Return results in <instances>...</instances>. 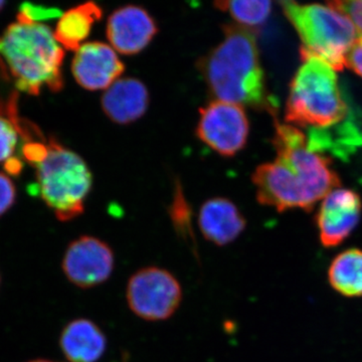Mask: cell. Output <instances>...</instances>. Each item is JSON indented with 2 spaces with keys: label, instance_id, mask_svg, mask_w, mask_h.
<instances>
[{
  "label": "cell",
  "instance_id": "cell-1",
  "mask_svg": "<svg viewBox=\"0 0 362 362\" xmlns=\"http://www.w3.org/2000/svg\"><path fill=\"white\" fill-rule=\"evenodd\" d=\"M223 35L199 63L211 94L220 101L275 114L277 104L267 90L254 33L230 23L223 26Z\"/></svg>",
  "mask_w": 362,
  "mask_h": 362
},
{
  "label": "cell",
  "instance_id": "cell-2",
  "mask_svg": "<svg viewBox=\"0 0 362 362\" xmlns=\"http://www.w3.org/2000/svg\"><path fill=\"white\" fill-rule=\"evenodd\" d=\"M0 57L21 92L37 96L45 87L63 89L65 51L49 26L16 20L0 35Z\"/></svg>",
  "mask_w": 362,
  "mask_h": 362
},
{
  "label": "cell",
  "instance_id": "cell-3",
  "mask_svg": "<svg viewBox=\"0 0 362 362\" xmlns=\"http://www.w3.org/2000/svg\"><path fill=\"white\" fill-rule=\"evenodd\" d=\"M302 61L290 84L285 121L310 132H322L344 121L349 106L331 66L314 57Z\"/></svg>",
  "mask_w": 362,
  "mask_h": 362
},
{
  "label": "cell",
  "instance_id": "cell-4",
  "mask_svg": "<svg viewBox=\"0 0 362 362\" xmlns=\"http://www.w3.org/2000/svg\"><path fill=\"white\" fill-rule=\"evenodd\" d=\"M281 6L303 42L301 59L314 57L334 71L344 70L350 49L359 39L349 18L329 6L295 1H283Z\"/></svg>",
  "mask_w": 362,
  "mask_h": 362
},
{
  "label": "cell",
  "instance_id": "cell-5",
  "mask_svg": "<svg viewBox=\"0 0 362 362\" xmlns=\"http://www.w3.org/2000/svg\"><path fill=\"white\" fill-rule=\"evenodd\" d=\"M47 156L35 166L40 199L61 221L82 216L92 187V175L82 157L54 139L47 142Z\"/></svg>",
  "mask_w": 362,
  "mask_h": 362
},
{
  "label": "cell",
  "instance_id": "cell-6",
  "mask_svg": "<svg viewBox=\"0 0 362 362\" xmlns=\"http://www.w3.org/2000/svg\"><path fill=\"white\" fill-rule=\"evenodd\" d=\"M273 144L278 154L276 160L297 175L314 206L341 185L339 176L331 168L330 158L309 148L307 136L294 126L276 119Z\"/></svg>",
  "mask_w": 362,
  "mask_h": 362
},
{
  "label": "cell",
  "instance_id": "cell-7",
  "mask_svg": "<svg viewBox=\"0 0 362 362\" xmlns=\"http://www.w3.org/2000/svg\"><path fill=\"white\" fill-rule=\"evenodd\" d=\"M182 287L171 272L150 266L135 272L126 287L128 307L149 322L168 320L182 301Z\"/></svg>",
  "mask_w": 362,
  "mask_h": 362
},
{
  "label": "cell",
  "instance_id": "cell-8",
  "mask_svg": "<svg viewBox=\"0 0 362 362\" xmlns=\"http://www.w3.org/2000/svg\"><path fill=\"white\" fill-rule=\"evenodd\" d=\"M249 120L244 107L211 102L199 111L197 134L204 144L223 156H233L247 144Z\"/></svg>",
  "mask_w": 362,
  "mask_h": 362
},
{
  "label": "cell",
  "instance_id": "cell-9",
  "mask_svg": "<svg viewBox=\"0 0 362 362\" xmlns=\"http://www.w3.org/2000/svg\"><path fill=\"white\" fill-rule=\"evenodd\" d=\"M115 268L113 249L104 240L82 235L66 247L62 269L69 282L81 289L104 284Z\"/></svg>",
  "mask_w": 362,
  "mask_h": 362
},
{
  "label": "cell",
  "instance_id": "cell-10",
  "mask_svg": "<svg viewBox=\"0 0 362 362\" xmlns=\"http://www.w3.org/2000/svg\"><path fill=\"white\" fill-rule=\"evenodd\" d=\"M252 180L257 188V199L263 206L274 207L279 213L295 209H313L299 178L282 162L261 164Z\"/></svg>",
  "mask_w": 362,
  "mask_h": 362
},
{
  "label": "cell",
  "instance_id": "cell-11",
  "mask_svg": "<svg viewBox=\"0 0 362 362\" xmlns=\"http://www.w3.org/2000/svg\"><path fill=\"white\" fill-rule=\"evenodd\" d=\"M362 201L354 190H332L323 199L316 214L319 239L324 247L340 246L361 221Z\"/></svg>",
  "mask_w": 362,
  "mask_h": 362
},
{
  "label": "cell",
  "instance_id": "cell-12",
  "mask_svg": "<svg viewBox=\"0 0 362 362\" xmlns=\"http://www.w3.org/2000/svg\"><path fill=\"white\" fill-rule=\"evenodd\" d=\"M125 66L115 49L104 42H86L71 63L74 78L86 90H107L122 75Z\"/></svg>",
  "mask_w": 362,
  "mask_h": 362
},
{
  "label": "cell",
  "instance_id": "cell-13",
  "mask_svg": "<svg viewBox=\"0 0 362 362\" xmlns=\"http://www.w3.org/2000/svg\"><path fill=\"white\" fill-rule=\"evenodd\" d=\"M156 33V21L140 6L120 7L107 23V37L112 47L126 56L143 51Z\"/></svg>",
  "mask_w": 362,
  "mask_h": 362
},
{
  "label": "cell",
  "instance_id": "cell-14",
  "mask_svg": "<svg viewBox=\"0 0 362 362\" xmlns=\"http://www.w3.org/2000/svg\"><path fill=\"white\" fill-rule=\"evenodd\" d=\"M199 230L204 239L218 247L232 244L247 226L246 218L230 199H209L199 214Z\"/></svg>",
  "mask_w": 362,
  "mask_h": 362
},
{
  "label": "cell",
  "instance_id": "cell-15",
  "mask_svg": "<svg viewBox=\"0 0 362 362\" xmlns=\"http://www.w3.org/2000/svg\"><path fill=\"white\" fill-rule=\"evenodd\" d=\"M59 344L66 361L97 362L106 352L107 337L94 321L77 318L66 324Z\"/></svg>",
  "mask_w": 362,
  "mask_h": 362
},
{
  "label": "cell",
  "instance_id": "cell-16",
  "mask_svg": "<svg viewBox=\"0 0 362 362\" xmlns=\"http://www.w3.org/2000/svg\"><path fill=\"white\" fill-rule=\"evenodd\" d=\"M149 105L145 85L136 78H119L104 93L102 108L114 122H134L144 115Z\"/></svg>",
  "mask_w": 362,
  "mask_h": 362
},
{
  "label": "cell",
  "instance_id": "cell-17",
  "mask_svg": "<svg viewBox=\"0 0 362 362\" xmlns=\"http://www.w3.org/2000/svg\"><path fill=\"white\" fill-rule=\"evenodd\" d=\"M101 7L95 2H87L66 11L59 18L54 33L57 42L69 51L77 52L89 37L92 26L101 20Z\"/></svg>",
  "mask_w": 362,
  "mask_h": 362
},
{
  "label": "cell",
  "instance_id": "cell-18",
  "mask_svg": "<svg viewBox=\"0 0 362 362\" xmlns=\"http://www.w3.org/2000/svg\"><path fill=\"white\" fill-rule=\"evenodd\" d=\"M328 281L338 294L362 297V250L357 247L339 252L328 269Z\"/></svg>",
  "mask_w": 362,
  "mask_h": 362
},
{
  "label": "cell",
  "instance_id": "cell-19",
  "mask_svg": "<svg viewBox=\"0 0 362 362\" xmlns=\"http://www.w3.org/2000/svg\"><path fill=\"white\" fill-rule=\"evenodd\" d=\"M216 8L226 11L232 16L233 20L244 28H255L263 25L272 11L271 1H259V0H250V1H218L214 4Z\"/></svg>",
  "mask_w": 362,
  "mask_h": 362
},
{
  "label": "cell",
  "instance_id": "cell-20",
  "mask_svg": "<svg viewBox=\"0 0 362 362\" xmlns=\"http://www.w3.org/2000/svg\"><path fill=\"white\" fill-rule=\"evenodd\" d=\"M28 128L23 125L16 108L8 116L0 114V162L13 157L18 144V135L25 136Z\"/></svg>",
  "mask_w": 362,
  "mask_h": 362
},
{
  "label": "cell",
  "instance_id": "cell-21",
  "mask_svg": "<svg viewBox=\"0 0 362 362\" xmlns=\"http://www.w3.org/2000/svg\"><path fill=\"white\" fill-rule=\"evenodd\" d=\"M171 221L176 233L185 240L194 239L192 225V209L183 194L180 185H176L173 202L169 209Z\"/></svg>",
  "mask_w": 362,
  "mask_h": 362
},
{
  "label": "cell",
  "instance_id": "cell-22",
  "mask_svg": "<svg viewBox=\"0 0 362 362\" xmlns=\"http://www.w3.org/2000/svg\"><path fill=\"white\" fill-rule=\"evenodd\" d=\"M61 11L54 7L37 6L33 4H23L16 20L26 23H42L40 21L61 18Z\"/></svg>",
  "mask_w": 362,
  "mask_h": 362
},
{
  "label": "cell",
  "instance_id": "cell-23",
  "mask_svg": "<svg viewBox=\"0 0 362 362\" xmlns=\"http://www.w3.org/2000/svg\"><path fill=\"white\" fill-rule=\"evenodd\" d=\"M328 6L337 9L354 23L358 35H362V1H332Z\"/></svg>",
  "mask_w": 362,
  "mask_h": 362
},
{
  "label": "cell",
  "instance_id": "cell-24",
  "mask_svg": "<svg viewBox=\"0 0 362 362\" xmlns=\"http://www.w3.org/2000/svg\"><path fill=\"white\" fill-rule=\"evenodd\" d=\"M16 190L13 180L0 173V216L8 211L16 202Z\"/></svg>",
  "mask_w": 362,
  "mask_h": 362
},
{
  "label": "cell",
  "instance_id": "cell-25",
  "mask_svg": "<svg viewBox=\"0 0 362 362\" xmlns=\"http://www.w3.org/2000/svg\"><path fill=\"white\" fill-rule=\"evenodd\" d=\"M23 150L25 160L33 166L44 161L47 156V143L35 141V139L26 142Z\"/></svg>",
  "mask_w": 362,
  "mask_h": 362
},
{
  "label": "cell",
  "instance_id": "cell-26",
  "mask_svg": "<svg viewBox=\"0 0 362 362\" xmlns=\"http://www.w3.org/2000/svg\"><path fill=\"white\" fill-rule=\"evenodd\" d=\"M347 66L362 78V45L356 42L347 56Z\"/></svg>",
  "mask_w": 362,
  "mask_h": 362
},
{
  "label": "cell",
  "instance_id": "cell-27",
  "mask_svg": "<svg viewBox=\"0 0 362 362\" xmlns=\"http://www.w3.org/2000/svg\"><path fill=\"white\" fill-rule=\"evenodd\" d=\"M4 168H6V170L9 175H18L21 173V169H23V163H21L20 159L11 157V158L6 161Z\"/></svg>",
  "mask_w": 362,
  "mask_h": 362
},
{
  "label": "cell",
  "instance_id": "cell-28",
  "mask_svg": "<svg viewBox=\"0 0 362 362\" xmlns=\"http://www.w3.org/2000/svg\"><path fill=\"white\" fill-rule=\"evenodd\" d=\"M28 362H54V361H49V359L37 358V359H33V361H30Z\"/></svg>",
  "mask_w": 362,
  "mask_h": 362
},
{
  "label": "cell",
  "instance_id": "cell-29",
  "mask_svg": "<svg viewBox=\"0 0 362 362\" xmlns=\"http://www.w3.org/2000/svg\"><path fill=\"white\" fill-rule=\"evenodd\" d=\"M4 6H6V2L2 1V0H0V11H1L2 8H4Z\"/></svg>",
  "mask_w": 362,
  "mask_h": 362
},
{
  "label": "cell",
  "instance_id": "cell-30",
  "mask_svg": "<svg viewBox=\"0 0 362 362\" xmlns=\"http://www.w3.org/2000/svg\"><path fill=\"white\" fill-rule=\"evenodd\" d=\"M357 42H358V44H361L362 45V35H361V37H359V39H358V40H357Z\"/></svg>",
  "mask_w": 362,
  "mask_h": 362
},
{
  "label": "cell",
  "instance_id": "cell-31",
  "mask_svg": "<svg viewBox=\"0 0 362 362\" xmlns=\"http://www.w3.org/2000/svg\"><path fill=\"white\" fill-rule=\"evenodd\" d=\"M0 284H1V277H0Z\"/></svg>",
  "mask_w": 362,
  "mask_h": 362
}]
</instances>
